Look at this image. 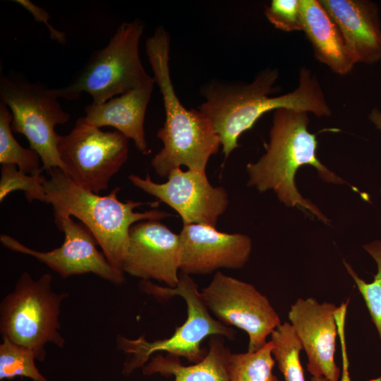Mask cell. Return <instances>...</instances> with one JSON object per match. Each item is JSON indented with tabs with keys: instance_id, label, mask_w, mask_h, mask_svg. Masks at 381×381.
I'll use <instances>...</instances> for the list:
<instances>
[{
	"instance_id": "obj_2",
	"label": "cell",
	"mask_w": 381,
	"mask_h": 381,
	"mask_svg": "<svg viewBox=\"0 0 381 381\" xmlns=\"http://www.w3.org/2000/svg\"><path fill=\"white\" fill-rule=\"evenodd\" d=\"M145 52L165 111L163 127L157 133L163 147L152 159L151 165L161 177H167L181 166L205 172L210 157L222 146L221 140L203 113L198 109H187L178 98L170 75V36L162 25L147 39Z\"/></svg>"
},
{
	"instance_id": "obj_21",
	"label": "cell",
	"mask_w": 381,
	"mask_h": 381,
	"mask_svg": "<svg viewBox=\"0 0 381 381\" xmlns=\"http://www.w3.org/2000/svg\"><path fill=\"white\" fill-rule=\"evenodd\" d=\"M270 337L272 355L284 381H306L300 361L303 346L290 322L281 323Z\"/></svg>"
},
{
	"instance_id": "obj_19",
	"label": "cell",
	"mask_w": 381,
	"mask_h": 381,
	"mask_svg": "<svg viewBox=\"0 0 381 381\" xmlns=\"http://www.w3.org/2000/svg\"><path fill=\"white\" fill-rule=\"evenodd\" d=\"M224 338L218 335L210 337L205 356L193 365H183L179 357L158 353L142 368L143 373L174 375V381H229L228 365L231 353L224 344Z\"/></svg>"
},
{
	"instance_id": "obj_26",
	"label": "cell",
	"mask_w": 381,
	"mask_h": 381,
	"mask_svg": "<svg viewBox=\"0 0 381 381\" xmlns=\"http://www.w3.org/2000/svg\"><path fill=\"white\" fill-rule=\"evenodd\" d=\"M265 14L274 26L284 32L303 31L301 0H272Z\"/></svg>"
},
{
	"instance_id": "obj_24",
	"label": "cell",
	"mask_w": 381,
	"mask_h": 381,
	"mask_svg": "<svg viewBox=\"0 0 381 381\" xmlns=\"http://www.w3.org/2000/svg\"><path fill=\"white\" fill-rule=\"evenodd\" d=\"M0 344V380L23 377L32 381H47L35 364L37 357L31 349L7 338Z\"/></svg>"
},
{
	"instance_id": "obj_10",
	"label": "cell",
	"mask_w": 381,
	"mask_h": 381,
	"mask_svg": "<svg viewBox=\"0 0 381 381\" xmlns=\"http://www.w3.org/2000/svg\"><path fill=\"white\" fill-rule=\"evenodd\" d=\"M200 294L207 308L219 321L248 334V351L262 348L267 338L282 323L267 296L253 284L219 271Z\"/></svg>"
},
{
	"instance_id": "obj_15",
	"label": "cell",
	"mask_w": 381,
	"mask_h": 381,
	"mask_svg": "<svg viewBox=\"0 0 381 381\" xmlns=\"http://www.w3.org/2000/svg\"><path fill=\"white\" fill-rule=\"evenodd\" d=\"M179 238L180 270L188 275L210 274L222 268L241 269L252 250L248 236L221 232L203 224L183 225Z\"/></svg>"
},
{
	"instance_id": "obj_29",
	"label": "cell",
	"mask_w": 381,
	"mask_h": 381,
	"mask_svg": "<svg viewBox=\"0 0 381 381\" xmlns=\"http://www.w3.org/2000/svg\"><path fill=\"white\" fill-rule=\"evenodd\" d=\"M369 119L375 127L381 131V111L377 109H373L369 114Z\"/></svg>"
},
{
	"instance_id": "obj_5",
	"label": "cell",
	"mask_w": 381,
	"mask_h": 381,
	"mask_svg": "<svg viewBox=\"0 0 381 381\" xmlns=\"http://www.w3.org/2000/svg\"><path fill=\"white\" fill-rule=\"evenodd\" d=\"M139 287L144 293L161 300L181 296L187 306V318L176 328L174 334L167 339L149 341L144 334L134 339L119 335L117 346L128 355L123 363L122 374L128 375L143 368L152 355L158 351L183 357L196 363L204 358L207 351L201 347L204 339L214 335L229 339L235 338L236 331L232 327L211 316L197 284L190 275L181 272L175 288L161 286L145 280L141 281Z\"/></svg>"
},
{
	"instance_id": "obj_14",
	"label": "cell",
	"mask_w": 381,
	"mask_h": 381,
	"mask_svg": "<svg viewBox=\"0 0 381 381\" xmlns=\"http://www.w3.org/2000/svg\"><path fill=\"white\" fill-rule=\"evenodd\" d=\"M338 306L315 298H299L291 305L289 322L308 358L307 369L313 377L339 381L340 368L334 360L338 327L334 313Z\"/></svg>"
},
{
	"instance_id": "obj_23",
	"label": "cell",
	"mask_w": 381,
	"mask_h": 381,
	"mask_svg": "<svg viewBox=\"0 0 381 381\" xmlns=\"http://www.w3.org/2000/svg\"><path fill=\"white\" fill-rule=\"evenodd\" d=\"M363 248L374 259L377 265V272L371 282H366L361 278L349 263L345 260L343 263L365 301L381 341V240L367 243ZM372 381H381V375Z\"/></svg>"
},
{
	"instance_id": "obj_3",
	"label": "cell",
	"mask_w": 381,
	"mask_h": 381,
	"mask_svg": "<svg viewBox=\"0 0 381 381\" xmlns=\"http://www.w3.org/2000/svg\"><path fill=\"white\" fill-rule=\"evenodd\" d=\"M307 113L286 108L274 110L265 153L256 162L246 166L249 176L248 186L262 193L272 190L286 207H300L328 224L327 217L298 192L295 183L296 174L301 167L310 165L326 182L348 183L318 158L316 135L308 131Z\"/></svg>"
},
{
	"instance_id": "obj_28",
	"label": "cell",
	"mask_w": 381,
	"mask_h": 381,
	"mask_svg": "<svg viewBox=\"0 0 381 381\" xmlns=\"http://www.w3.org/2000/svg\"><path fill=\"white\" fill-rule=\"evenodd\" d=\"M15 1L28 10L33 16L35 21L44 23L49 31L50 37L52 40L57 41L60 44H65L66 42V34L52 26L49 22L50 16L44 8L35 5L29 0H16Z\"/></svg>"
},
{
	"instance_id": "obj_22",
	"label": "cell",
	"mask_w": 381,
	"mask_h": 381,
	"mask_svg": "<svg viewBox=\"0 0 381 381\" xmlns=\"http://www.w3.org/2000/svg\"><path fill=\"white\" fill-rule=\"evenodd\" d=\"M271 341L260 349L231 353L229 360V381H279L273 374L275 360Z\"/></svg>"
},
{
	"instance_id": "obj_16",
	"label": "cell",
	"mask_w": 381,
	"mask_h": 381,
	"mask_svg": "<svg viewBox=\"0 0 381 381\" xmlns=\"http://www.w3.org/2000/svg\"><path fill=\"white\" fill-rule=\"evenodd\" d=\"M337 25L354 61H381V24L377 5L368 0H320Z\"/></svg>"
},
{
	"instance_id": "obj_13",
	"label": "cell",
	"mask_w": 381,
	"mask_h": 381,
	"mask_svg": "<svg viewBox=\"0 0 381 381\" xmlns=\"http://www.w3.org/2000/svg\"><path fill=\"white\" fill-rule=\"evenodd\" d=\"M180 238L157 220L135 223L129 231V245L123 272L175 288L179 281Z\"/></svg>"
},
{
	"instance_id": "obj_25",
	"label": "cell",
	"mask_w": 381,
	"mask_h": 381,
	"mask_svg": "<svg viewBox=\"0 0 381 381\" xmlns=\"http://www.w3.org/2000/svg\"><path fill=\"white\" fill-rule=\"evenodd\" d=\"M46 177L39 173L35 175L20 171L16 165L1 164L0 202L11 192L22 190L28 202L35 200L47 202L44 183Z\"/></svg>"
},
{
	"instance_id": "obj_9",
	"label": "cell",
	"mask_w": 381,
	"mask_h": 381,
	"mask_svg": "<svg viewBox=\"0 0 381 381\" xmlns=\"http://www.w3.org/2000/svg\"><path fill=\"white\" fill-rule=\"evenodd\" d=\"M58 152L70 179L99 193L126 162L128 138L118 131H103L80 117L71 131L61 135Z\"/></svg>"
},
{
	"instance_id": "obj_6",
	"label": "cell",
	"mask_w": 381,
	"mask_h": 381,
	"mask_svg": "<svg viewBox=\"0 0 381 381\" xmlns=\"http://www.w3.org/2000/svg\"><path fill=\"white\" fill-rule=\"evenodd\" d=\"M143 28L139 19L121 24L108 44L95 51L66 85L52 88L54 95L76 100L87 92L92 103L102 104L153 80L139 54Z\"/></svg>"
},
{
	"instance_id": "obj_17",
	"label": "cell",
	"mask_w": 381,
	"mask_h": 381,
	"mask_svg": "<svg viewBox=\"0 0 381 381\" xmlns=\"http://www.w3.org/2000/svg\"><path fill=\"white\" fill-rule=\"evenodd\" d=\"M153 80L102 104L91 103L85 108V119L101 128L111 126L134 141L138 150L147 152L144 121L147 107L153 91Z\"/></svg>"
},
{
	"instance_id": "obj_7",
	"label": "cell",
	"mask_w": 381,
	"mask_h": 381,
	"mask_svg": "<svg viewBox=\"0 0 381 381\" xmlns=\"http://www.w3.org/2000/svg\"><path fill=\"white\" fill-rule=\"evenodd\" d=\"M52 282L49 274L35 280L25 272L0 304L2 338L31 349L40 362L46 358L47 344L63 348L66 343L59 332V315L61 303L69 295L54 291Z\"/></svg>"
},
{
	"instance_id": "obj_20",
	"label": "cell",
	"mask_w": 381,
	"mask_h": 381,
	"mask_svg": "<svg viewBox=\"0 0 381 381\" xmlns=\"http://www.w3.org/2000/svg\"><path fill=\"white\" fill-rule=\"evenodd\" d=\"M13 116L7 106L0 102V163L16 165L27 174L42 173L40 157L31 148H25L16 140L11 130Z\"/></svg>"
},
{
	"instance_id": "obj_8",
	"label": "cell",
	"mask_w": 381,
	"mask_h": 381,
	"mask_svg": "<svg viewBox=\"0 0 381 381\" xmlns=\"http://www.w3.org/2000/svg\"><path fill=\"white\" fill-rule=\"evenodd\" d=\"M0 99L10 109L13 133L25 135L30 148L40 155L43 170L65 167L58 152L60 135L55 126L66 123L70 114L61 107L52 88L20 76L0 78Z\"/></svg>"
},
{
	"instance_id": "obj_11",
	"label": "cell",
	"mask_w": 381,
	"mask_h": 381,
	"mask_svg": "<svg viewBox=\"0 0 381 381\" xmlns=\"http://www.w3.org/2000/svg\"><path fill=\"white\" fill-rule=\"evenodd\" d=\"M59 231L64 233L62 245L50 251L32 249L13 237L1 234L0 241L6 248L34 257L63 278L93 273L114 284L125 282L124 273L113 267L88 228L81 222H76L69 215H54Z\"/></svg>"
},
{
	"instance_id": "obj_4",
	"label": "cell",
	"mask_w": 381,
	"mask_h": 381,
	"mask_svg": "<svg viewBox=\"0 0 381 381\" xmlns=\"http://www.w3.org/2000/svg\"><path fill=\"white\" fill-rule=\"evenodd\" d=\"M47 172L50 177L44 183L46 203L52 205L54 215L65 214L78 219L94 235L109 262L121 272L131 227L140 221H160L172 216L157 210L135 212L143 203L119 200V187L107 195H99L78 186L60 168Z\"/></svg>"
},
{
	"instance_id": "obj_12",
	"label": "cell",
	"mask_w": 381,
	"mask_h": 381,
	"mask_svg": "<svg viewBox=\"0 0 381 381\" xmlns=\"http://www.w3.org/2000/svg\"><path fill=\"white\" fill-rule=\"evenodd\" d=\"M165 183L154 182L149 175L141 178L135 174L128 179L135 186L155 196L174 209L181 217L183 225L203 224L216 226L219 217L229 203L226 190L214 187L205 172L173 169Z\"/></svg>"
},
{
	"instance_id": "obj_1",
	"label": "cell",
	"mask_w": 381,
	"mask_h": 381,
	"mask_svg": "<svg viewBox=\"0 0 381 381\" xmlns=\"http://www.w3.org/2000/svg\"><path fill=\"white\" fill-rule=\"evenodd\" d=\"M276 68L260 72L250 83L212 79L200 90L205 101L198 107L211 121L220 138L222 152L227 158L238 147V140L265 113L280 108L312 112L318 117L329 116L332 111L317 78L303 68L298 85L292 92L270 96L279 87Z\"/></svg>"
},
{
	"instance_id": "obj_18",
	"label": "cell",
	"mask_w": 381,
	"mask_h": 381,
	"mask_svg": "<svg viewBox=\"0 0 381 381\" xmlns=\"http://www.w3.org/2000/svg\"><path fill=\"white\" fill-rule=\"evenodd\" d=\"M303 31L315 58L333 72L344 75L356 64L335 22L320 0H301Z\"/></svg>"
},
{
	"instance_id": "obj_27",
	"label": "cell",
	"mask_w": 381,
	"mask_h": 381,
	"mask_svg": "<svg viewBox=\"0 0 381 381\" xmlns=\"http://www.w3.org/2000/svg\"><path fill=\"white\" fill-rule=\"evenodd\" d=\"M346 311L339 310L335 313V318L338 327V336L339 338L341 358H342V371L339 381H351L349 372V358L346 352V337H345V320ZM311 381H327L323 377H312Z\"/></svg>"
}]
</instances>
